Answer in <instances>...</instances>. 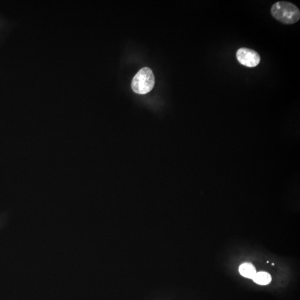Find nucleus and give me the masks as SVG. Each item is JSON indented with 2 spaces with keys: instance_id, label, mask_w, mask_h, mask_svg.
<instances>
[{
  "instance_id": "obj_1",
  "label": "nucleus",
  "mask_w": 300,
  "mask_h": 300,
  "mask_svg": "<svg viewBox=\"0 0 300 300\" xmlns=\"http://www.w3.org/2000/svg\"><path fill=\"white\" fill-rule=\"evenodd\" d=\"M272 16L285 24H294L300 18L299 8L294 4L279 1L273 4L271 9Z\"/></svg>"
},
{
  "instance_id": "obj_2",
  "label": "nucleus",
  "mask_w": 300,
  "mask_h": 300,
  "mask_svg": "<svg viewBox=\"0 0 300 300\" xmlns=\"http://www.w3.org/2000/svg\"><path fill=\"white\" fill-rule=\"evenodd\" d=\"M155 85L153 72L148 67H144L138 71L132 81V89L135 93L144 95L149 93Z\"/></svg>"
},
{
  "instance_id": "obj_3",
  "label": "nucleus",
  "mask_w": 300,
  "mask_h": 300,
  "mask_svg": "<svg viewBox=\"0 0 300 300\" xmlns=\"http://www.w3.org/2000/svg\"><path fill=\"white\" fill-rule=\"evenodd\" d=\"M238 61L248 67H254L260 62L261 58L256 51L246 48H240L237 53Z\"/></svg>"
},
{
  "instance_id": "obj_4",
  "label": "nucleus",
  "mask_w": 300,
  "mask_h": 300,
  "mask_svg": "<svg viewBox=\"0 0 300 300\" xmlns=\"http://www.w3.org/2000/svg\"><path fill=\"white\" fill-rule=\"evenodd\" d=\"M240 274L244 278L253 279L257 273L255 267L251 263H243L239 267Z\"/></svg>"
},
{
  "instance_id": "obj_5",
  "label": "nucleus",
  "mask_w": 300,
  "mask_h": 300,
  "mask_svg": "<svg viewBox=\"0 0 300 300\" xmlns=\"http://www.w3.org/2000/svg\"><path fill=\"white\" fill-rule=\"evenodd\" d=\"M254 282L260 285H269L272 281V277L268 272H257L252 279Z\"/></svg>"
}]
</instances>
